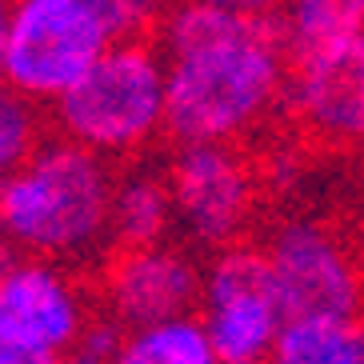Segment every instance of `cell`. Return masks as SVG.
I'll return each mask as SVG.
<instances>
[{"mask_svg":"<svg viewBox=\"0 0 364 364\" xmlns=\"http://www.w3.org/2000/svg\"><path fill=\"white\" fill-rule=\"evenodd\" d=\"M272 289L284 316L364 309V268L356 252L321 220H284L264 245Z\"/></svg>","mask_w":364,"mask_h":364,"instance_id":"8","label":"cell"},{"mask_svg":"<svg viewBox=\"0 0 364 364\" xmlns=\"http://www.w3.org/2000/svg\"><path fill=\"white\" fill-rule=\"evenodd\" d=\"M112 161L60 136L0 176V236L24 257L80 264L112 240Z\"/></svg>","mask_w":364,"mask_h":364,"instance_id":"2","label":"cell"},{"mask_svg":"<svg viewBox=\"0 0 364 364\" xmlns=\"http://www.w3.org/2000/svg\"><path fill=\"white\" fill-rule=\"evenodd\" d=\"M88 292L68 264L21 257L0 280V364H56L76 353Z\"/></svg>","mask_w":364,"mask_h":364,"instance_id":"5","label":"cell"},{"mask_svg":"<svg viewBox=\"0 0 364 364\" xmlns=\"http://www.w3.org/2000/svg\"><path fill=\"white\" fill-rule=\"evenodd\" d=\"M124 336H129V328L112 316V312H105V316H88L85 332H80V341H76V360L85 364H108V360H120V353H124Z\"/></svg>","mask_w":364,"mask_h":364,"instance_id":"17","label":"cell"},{"mask_svg":"<svg viewBox=\"0 0 364 364\" xmlns=\"http://www.w3.org/2000/svg\"><path fill=\"white\" fill-rule=\"evenodd\" d=\"M208 4H220L232 12H277L280 0H208Z\"/></svg>","mask_w":364,"mask_h":364,"instance_id":"18","label":"cell"},{"mask_svg":"<svg viewBox=\"0 0 364 364\" xmlns=\"http://www.w3.org/2000/svg\"><path fill=\"white\" fill-rule=\"evenodd\" d=\"M41 140H44L41 105L28 100L24 92H16L9 80H0V176L12 172L21 161H28Z\"/></svg>","mask_w":364,"mask_h":364,"instance_id":"15","label":"cell"},{"mask_svg":"<svg viewBox=\"0 0 364 364\" xmlns=\"http://www.w3.org/2000/svg\"><path fill=\"white\" fill-rule=\"evenodd\" d=\"M161 53L168 76V136L245 140L289 92L292 53L277 12H232L184 0L164 12Z\"/></svg>","mask_w":364,"mask_h":364,"instance_id":"1","label":"cell"},{"mask_svg":"<svg viewBox=\"0 0 364 364\" xmlns=\"http://www.w3.org/2000/svg\"><path fill=\"white\" fill-rule=\"evenodd\" d=\"M56 132L108 161H129L168 136V76L161 44L112 41L88 73L53 100Z\"/></svg>","mask_w":364,"mask_h":364,"instance_id":"3","label":"cell"},{"mask_svg":"<svg viewBox=\"0 0 364 364\" xmlns=\"http://www.w3.org/2000/svg\"><path fill=\"white\" fill-rule=\"evenodd\" d=\"M200 312L213 353L220 364H260L272 360L284 328V309L272 289L264 248L225 245L204 264Z\"/></svg>","mask_w":364,"mask_h":364,"instance_id":"6","label":"cell"},{"mask_svg":"<svg viewBox=\"0 0 364 364\" xmlns=\"http://www.w3.org/2000/svg\"><path fill=\"white\" fill-rule=\"evenodd\" d=\"M277 21L289 53H309L316 44L364 33V0H280Z\"/></svg>","mask_w":364,"mask_h":364,"instance_id":"14","label":"cell"},{"mask_svg":"<svg viewBox=\"0 0 364 364\" xmlns=\"http://www.w3.org/2000/svg\"><path fill=\"white\" fill-rule=\"evenodd\" d=\"M200 277L184 248L161 245H117V252L105 260L100 272V296L105 312H112L124 328L176 316V312H196L200 304Z\"/></svg>","mask_w":364,"mask_h":364,"instance_id":"10","label":"cell"},{"mask_svg":"<svg viewBox=\"0 0 364 364\" xmlns=\"http://www.w3.org/2000/svg\"><path fill=\"white\" fill-rule=\"evenodd\" d=\"M120 360L124 364H216V353L200 312H176V316H161V321L129 328Z\"/></svg>","mask_w":364,"mask_h":364,"instance_id":"13","label":"cell"},{"mask_svg":"<svg viewBox=\"0 0 364 364\" xmlns=\"http://www.w3.org/2000/svg\"><path fill=\"white\" fill-rule=\"evenodd\" d=\"M88 9L100 16L112 41L144 36L161 16V0H88Z\"/></svg>","mask_w":364,"mask_h":364,"instance_id":"16","label":"cell"},{"mask_svg":"<svg viewBox=\"0 0 364 364\" xmlns=\"http://www.w3.org/2000/svg\"><path fill=\"white\" fill-rule=\"evenodd\" d=\"M21 257H24L21 248H16V245H9V240L0 236V280L9 277V272H12V264H16V260H21Z\"/></svg>","mask_w":364,"mask_h":364,"instance_id":"19","label":"cell"},{"mask_svg":"<svg viewBox=\"0 0 364 364\" xmlns=\"http://www.w3.org/2000/svg\"><path fill=\"white\" fill-rule=\"evenodd\" d=\"M176 228L200 248L236 245L257 216L260 181L245 152L228 140L181 144L168 168Z\"/></svg>","mask_w":364,"mask_h":364,"instance_id":"7","label":"cell"},{"mask_svg":"<svg viewBox=\"0 0 364 364\" xmlns=\"http://www.w3.org/2000/svg\"><path fill=\"white\" fill-rule=\"evenodd\" d=\"M112 36L88 0H9L4 80L36 105L73 88Z\"/></svg>","mask_w":364,"mask_h":364,"instance_id":"4","label":"cell"},{"mask_svg":"<svg viewBox=\"0 0 364 364\" xmlns=\"http://www.w3.org/2000/svg\"><path fill=\"white\" fill-rule=\"evenodd\" d=\"M284 105L316 140L364 149V33L292 56Z\"/></svg>","mask_w":364,"mask_h":364,"instance_id":"9","label":"cell"},{"mask_svg":"<svg viewBox=\"0 0 364 364\" xmlns=\"http://www.w3.org/2000/svg\"><path fill=\"white\" fill-rule=\"evenodd\" d=\"M4 53H9V0H0V80H4Z\"/></svg>","mask_w":364,"mask_h":364,"instance_id":"20","label":"cell"},{"mask_svg":"<svg viewBox=\"0 0 364 364\" xmlns=\"http://www.w3.org/2000/svg\"><path fill=\"white\" fill-rule=\"evenodd\" d=\"M176 228L168 172L129 168L112 184V245H161Z\"/></svg>","mask_w":364,"mask_h":364,"instance_id":"11","label":"cell"},{"mask_svg":"<svg viewBox=\"0 0 364 364\" xmlns=\"http://www.w3.org/2000/svg\"><path fill=\"white\" fill-rule=\"evenodd\" d=\"M280 364H364V309L284 316L277 353Z\"/></svg>","mask_w":364,"mask_h":364,"instance_id":"12","label":"cell"}]
</instances>
